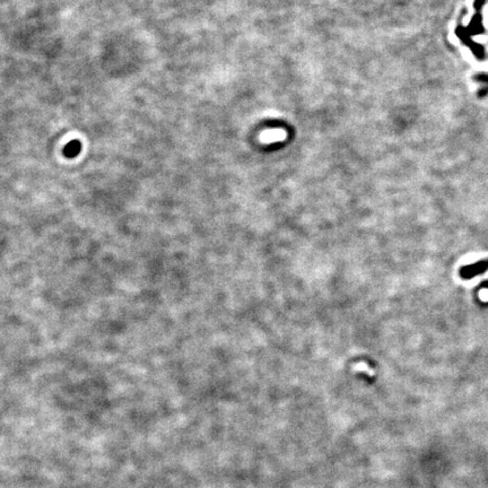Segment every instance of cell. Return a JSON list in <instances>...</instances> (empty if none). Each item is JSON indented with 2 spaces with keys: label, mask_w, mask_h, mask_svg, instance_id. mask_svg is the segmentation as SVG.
Listing matches in <instances>:
<instances>
[{
  "label": "cell",
  "mask_w": 488,
  "mask_h": 488,
  "mask_svg": "<svg viewBox=\"0 0 488 488\" xmlns=\"http://www.w3.org/2000/svg\"><path fill=\"white\" fill-rule=\"evenodd\" d=\"M286 138H287V132L284 129H268L260 135L259 140L263 144H272L276 141H284Z\"/></svg>",
  "instance_id": "3"
},
{
  "label": "cell",
  "mask_w": 488,
  "mask_h": 488,
  "mask_svg": "<svg viewBox=\"0 0 488 488\" xmlns=\"http://www.w3.org/2000/svg\"><path fill=\"white\" fill-rule=\"evenodd\" d=\"M488 270V260H481L476 263L468 264L460 269V276L463 279H471L480 274H484Z\"/></svg>",
  "instance_id": "2"
},
{
  "label": "cell",
  "mask_w": 488,
  "mask_h": 488,
  "mask_svg": "<svg viewBox=\"0 0 488 488\" xmlns=\"http://www.w3.org/2000/svg\"><path fill=\"white\" fill-rule=\"evenodd\" d=\"M485 4L486 0H475V14L473 18L470 19V22L467 26L462 25V23H459L454 31L455 35L462 42V44L468 47L478 60L486 59V50L478 42L474 41L473 38L476 35L486 33L485 26L482 24V7H484Z\"/></svg>",
  "instance_id": "1"
},
{
  "label": "cell",
  "mask_w": 488,
  "mask_h": 488,
  "mask_svg": "<svg viewBox=\"0 0 488 488\" xmlns=\"http://www.w3.org/2000/svg\"><path fill=\"white\" fill-rule=\"evenodd\" d=\"M474 81L481 84L482 87L478 91V97L484 99L488 95V72H478L474 76Z\"/></svg>",
  "instance_id": "4"
},
{
  "label": "cell",
  "mask_w": 488,
  "mask_h": 488,
  "mask_svg": "<svg viewBox=\"0 0 488 488\" xmlns=\"http://www.w3.org/2000/svg\"><path fill=\"white\" fill-rule=\"evenodd\" d=\"M79 152H81V144L78 141H72L65 148V155L67 157L76 156Z\"/></svg>",
  "instance_id": "5"
}]
</instances>
